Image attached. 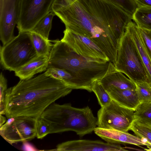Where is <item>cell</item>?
<instances>
[{"instance_id":"2","label":"cell","mask_w":151,"mask_h":151,"mask_svg":"<svg viewBox=\"0 0 151 151\" xmlns=\"http://www.w3.org/2000/svg\"><path fill=\"white\" fill-rule=\"evenodd\" d=\"M73 89L61 80L45 73L19 82L6 91L5 115L37 119L50 104L69 94Z\"/></svg>"},{"instance_id":"8","label":"cell","mask_w":151,"mask_h":151,"mask_svg":"<svg viewBox=\"0 0 151 151\" xmlns=\"http://www.w3.org/2000/svg\"><path fill=\"white\" fill-rule=\"evenodd\" d=\"M37 120L26 116L8 118L0 127V135L10 144L30 141L36 137Z\"/></svg>"},{"instance_id":"4","label":"cell","mask_w":151,"mask_h":151,"mask_svg":"<svg viewBox=\"0 0 151 151\" xmlns=\"http://www.w3.org/2000/svg\"><path fill=\"white\" fill-rule=\"evenodd\" d=\"M49 124L50 134L72 131L82 137L92 133L96 127L97 118L91 108L72 106L70 103L49 106L40 117Z\"/></svg>"},{"instance_id":"16","label":"cell","mask_w":151,"mask_h":151,"mask_svg":"<svg viewBox=\"0 0 151 151\" xmlns=\"http://www.w3.org/2000/svg\"><path fill=\"white\" fill-rule=\"evenodd\" d=\"M48 56H38L15 71V75L20 80L31 78L35 74L45 71L48 68Z\"/></svg>"},{"instance_id":"25","label":"cell","mask_w":151,"mask_h":151,"mask_svg":"<svg viewBox=\"0 0 151 151\" xmlns=\"http://www.w3.org/2000/svg\"><path fill=\"white\" fill-rule=\"evenodd\" d=\"M35 129L36 137L38 139H42L50 134V126L49 123L40 117L36 120Z\"/></svg>"},{"instance_id":"13","label":"cell","mask_w":151,"mask_h":151,"mask_svg":"<svg viewBox=\"0 0 151 151\" xmlns=\"http://www.w3.org/2000/svg\"><path fill=\"white\" fill-rule=\"evenodd\" d=\"M95 133L107 142L116 144H128L138 146L151 145L144 140L128 132L96 127Z\"/></svg>"},{"instance_id":"26","label":"cell","mask_w":151,"mask_h":151,"mask_svg":"<svg viewBox=\"0 0 151 151\" xmlns=\"http://www.w3.org/2000/svg\"><path fill=\"white\" fill-rule=\"evenodd\" d=\"M132 17L137 8L133 0H110Z\"/></svg>"},{"instance_id":"28","label":"cell","mask_w":151,"mask_h":151,"mask_svg":"<svg viewBox=\"0 0 151 151\" xmlns=\"http://www.w3.org/2000/svg\"><path fill=\"white\" fill-rule=\"evenodd\" d=\"M138 27L145 48L151 60V30Z\"/></svg>"},{"instance_id":"23","label":"cell","mask_w":151,"mask_h":151,"mask_svg":"<svg viewBox=\"0 0 151 151\" xmlns=\"http://www.w3.org/2000/svg\"><path fill=\"white\" fill-rule=\"evenodd\" d=\"M92 90L96 96L101 107L106 105L112 100L109 93L99 81H96L94 83Z\"/></svg>"},{"instance_id":"31","label":"cell","mask_w":151,"mask_h":151,"mask_svg":"<svg viewBox=\"0 0 151 151\" xmlns=\"http://www.w3.org/2000/svg\"><path fill=\"white\" fill-rule=\"evenodd\" d=\"M6 121V118L2 115L0 114V127L4 124Z\"/></svg>"},{"instance_id":"19","label":"cell","mask_w":151,"mask_h":151,"mask_svg":"<svg viewBox=\"0 0 151 151\" xmlns=\"http://www.w3.org/2000/svg\"><path fill=\"white\" fill-rule=\"evenodd\" d=\"M132 19L138 27L151 30V7H137Z\"/></svg>"},{"instance_id":"3","label":"cell","mask_w":151,"mask_h":151,"mask_svg":"<svg viewBox=\"0 0 151 151\" xmlns=\"http://www.w3.org/2000/svg\"><path fill=\"white\" fill-rule=\"evenodd\" d=\"M48 68L62 69L68 73L67 85L72 89L92 91L94 83L117 70L110 61L98 60L79 54L61 40L53 41Z\"/></svg>"},{"instance_id":"15","label":"cell","mask_w":151,"mask_h":151,"mask_svg":"<svg viewBox=\"0 0 151 151\" xmlns=\"http://www.w3.org/2000/svg\"><path fill=\"white\" fill-rule=\"evenodd\" d=\"M126 29L136 45L147 73L148 83L151 86V60L145 48L138 27L135 23L131 21L127 25Z\"/></svg>"},{"instance_id":"7","label":"cell","mask_w":151,"mask_h":151,"mask_svg":"<svg viewBox=\"0 0 151 151\" xmlns=\"http://www.w3.org/2000/svg\"><path fill=\"white\" fill-rule=\"evenodd\" d=\"M134 112L112 99L98 111V127L128 132L135 120Z\"/></svg>"},{"instance_id":"18","label":"cell","mask_w":151,"mask_h":151,"mask_svg":"<svg viewBox=\"0 0 151 151\" xmlns=\"http://www.w3.org/2000/svg\"><path fill=\"white\" fill-rule=\"evenodd\" d=\"M30 32L32 42L38 56L49 57L53 45L51 43V41L37 33Z\"/></svg>"},{"instance_id":"20","label":"cell","mask_w":151,"mask_h":151,"mask_svg":"<svg viewBox=\"0 0 151 151\" xmlns=\"http://www.w3.org/2000/svg\"><path fill=\"white\" fill-rule=\"evenodd\" d=\"M55 15L53 12H50L40 20L30 31L37 33L45 39L48 40L49 33L52 26V20Z\"/></svg>"},{"instance_id":"30","label":"cell","mask_w":151,"mask_h":151,"mask_svg":"<svg viewBox=\"0 0 151 151\" xmlns=\"http://www.w3.org/2000/svg\"><path fill=\"white\" fill-rule=\"evenodd\" d=\"M139 7H151V0H133Z\"/></svg>"},{"instance_id":"14","label":"cell","mask_w":151,"mask_h":151,"mask_svg":"<svg viewBox=\"0 0 151 151\" xmlns=\"http://www.w3.org/2000/svg\"><path fill=\"white\" fill-rule=\"evenodd\" d=\"M99 81L107 92L111 89L136 90L134 82L116 70L106 75Z\"/></svg>"},{"instance_id":"6","label":"cell","mask_w":151,"mask_h":151,"mask_svg":"<svg viewBox=\"0 0 151 151\" xmlns=\"http://www.w3.org/2000/svg\"><path fill=\"white\" fill-rule=\"evenodd\" d=\"M115 66L117 70L134 82L142 81L148 83L147 73L137 47L126 29L119 42Z\"/></svg>"},{"instance_id":"9","label":"cell","mask_w":151,"mask_h":151,"mask_svg":"<svg viewBox=\"0 0 151 151\" xmlns=\"http://www.w3.org/2000/svg\"><path fill=\"white\" fill-rule=\"evenodd\" d=\"M54 0H21L17 27L19 31L30 32L50 12Z\"/></svg>"},{"instance_id":"24","label":"cell","mask_w":151,"mask_h":151,"mask_svg":"<svg viewBox=\"0 0 151 151\" xmlns=\"http://www.w3.org/2000/svg\"><path fill=\"white\" fill-rule=\"evenodd\" d=\"M136 91L141 103L151 101V86L145 81L134 82Z\"/></svg>"},{"instance_id":"5","label":"cell","mask_w":151,"mask_h":151,"mask_svg":"<svg viewBox=\"0 0 151 151\" xmlns=\"http://www.w3.org/2000/svg\"><path fill=\"white\" fill-rule=\"evenodd\" d=\"M30 32L19 31L18 35L0 46V63L6 70L14 72L38 56Z\"/></svg>"},{"instance_id":"22","label":"cell","mask_w":151,"mask_h":151,"mask_svg":"<svg viewBox=\"0 0 151 151\" xmlns=\"http://www.w3.org/2000/svg\"><path fill=\"white\" fill-rule=\"evenodd\" d=\"M139 138L142 139L151 145V128L134 120L130 128Z\"/></svg>"},{"instance_id":"12","label":"cell","mask_w":151,"mask_h":151,"mask_svg":"<svg viewBox=\"0 0 151 151\" xmlns=\"http://www.w3.org/2000/svg\"><path fill=\"white\" fill-rule=\"evenodd\" d=\"M56 150L64 151H127L119 144L104 142L100 140L86 139L66 141L58 145Z\"/></svg>"},{"instance_id":"11","label":"cell","mask_w":151,"mask_h":151,"mask_svg":"<svg viewBox=\"0 0 151 151\" xmlns=\"http://www.w3.org/2000/svg\"><path fill=\"white\" fill-rule=\"evenodd\" d=\"M21 0H0V39L3 45L14 37V29L19 18Z\"/></svg>"},{"instance_id":"32","label":"cell","mask_w":151,"mask_h":151,"mask_svg":"<svg viewBox=\"0 0 151 151\" xmlns=\"http://www.w3.org/2000/svg\"></svg>"},{"instance_id":"29","label":"cell","mask_w":151,"mask_h":151,"mask_svg":"<svg viewBox=\"0 0 151 151\" xmlns=\"http://www.w3.org/2000/svg\"><path fill=\"white\" fill-rule=\"evenodd\" d=\"M77 0H54L52 4L51 12L68 6Z\"/></svg>"},{"instance_id":"17","label":"cell","mask_w":151,"mask_h":151,"mask_svg":"<svg viewBox=\"0 0 151 151\" xmlns=\"http://www.w3.org/2000/svg\"><path fill=\"white\" fill-rule=\"evenodd\" d=\"M107 92L111 98L120 105L134 111L141 103L136 90L114 89Z\"/></svg>"},{"instance_id":"21","label":"cell","mask_w":151,"mask_h":151,"mask_svg":"<svg viewBox=\"0 0 151 151\" xmlns=\"http://www.w3.org/2000/svg\"><path fill=\"white\" fill-rule=\"evenodd\" d=\"M135 120L151 125V101L141 103L134 111Z\"/></svg>"},{"instance_id":"1","label":"cell","mask_w":151,"mask_h":151,"mask_svg":"<svg viewBox=\"0 0 151 151\" xmlns=\"http://www.w3.org/2000/svg\"><path fill=\"white\" fill-rule=\"evenodd\" d=\"M53 12L65 28L86 37L111 62H116L119 40L132 17L110 0H77Z\"/></svg>"},{"instance_id":"27","label":"cell","mask_w":151,"mask_h":151,"mask_svg":"<svg viewBox=\"0 0 151 151\" xmlns=\"http://www.w3.org/2000/svg\"><path fill=\"white\" fill-rule=\"evenodd\" d=\"M7 89V80L1 72L0 75V114L2 115L5 114V98Z\"/></svg>"},{"instance_id":"10","label":"cell","mask_w":151,"mask_h":151,"mask_svg":"<svg viewBox=\"0 0 151 151\" xmlns=\"http://www.w3.org/2000/svg\"><path fill=\"white\" fill-rule=\"evenodd\" d=\"M63 33L61 40L78 54L98 60L110 61L105 53L88 37L67 28Z\"/></svg>"}]
</instances>
